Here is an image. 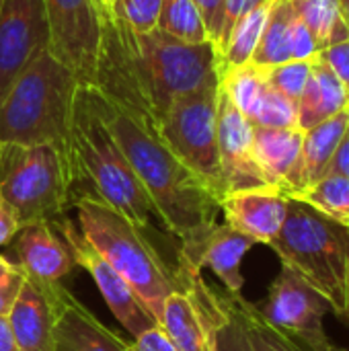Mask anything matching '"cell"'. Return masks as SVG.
<instances>
[{
    "instance_id": "cell-1",
    "label": "cell",
    "mask_w": 349,
    "mask_h": 351,
    "mask_svg": "<svg viewBox=\"0 0 349 351\" xmlns=\"http://www.w3.org/2000/svg\"><path fill=\"white\" fill-rule=\"evenodd\" d=\"M220 78L212 41L185 43L158 29L134 33L103 12V43L95 86L158 125L171 103Z\"/></svg>"
},
{
    "instance_id": "cell-2",
    "label": "cell",
    "mask_w": 349,
    "mask_h": 351,
    "mask_svg": "<svg viewBox=\"0 0 349 351\" xmlns=\"http://www.w3.org/2000/svg\"><path fill=\"white\" fill-rule=\"evenodd\" d=\"M95 105L140 179L154 214L175 237L189 239L216 224L218 197L167 146L146 115L88 84Z\"/></svg>"
},
{
    "instance_id": "cell-3",
    "label": "cell",
    "mask_w": 349,
    "mask_h": 351,
    "mask_svg": "<svg viewBox=\"0 0 349 351\" xmlns=\"http://www.w3.org/2000/svg\"><path fill=\"white\" fill-rule=\"evenodd\" d=\"M78 82L74 72L56 60L49 49L41 51L0 97V142L19 146L49 144L68 158Z\"/></svg>"
},
{
    "instance_id": "cell-4",
    "label": "cell",
    "mask_w": 349,
    "mask_h": 351,
    "mask_svg": "<svg viewBox=\"0 0 349 351\" xmlns=\"http://www.w3.org/2000/svg\"><path fill=\"white\" fill-rule=\"evenodd\" d=\"M68 158L76 181H88L99 199L130 218L136 226L148 228L154 214L150 197L99 113L91 86L84 82H78L74 95Z\"/></svg>"
},
{
    "instance_id": "cell-5",
    "label": "cell",
    "mask_w": 349,
    "mask_h": 351,
    "mask_svg": "<svg viewBox=\"0 0 349 351\" xmlns=\"http://www.w3.org/2000/svg\"><path fill=\"white\" fill-rule=\"evenodd\" d=\"M74 208L82 237L130 284L154 319L160 321L167 296L183 286L179 269L171 271L167 267L144 237V228L136 226L95 193L80 195Z\"/></svg>"
},
{
    "instance_id": "cell-6",
    "label": "cell",
    "mask_w": 349,
    "mask_h": 351,
    "mask_svg": "<svg viewBox=\"0 0 349 351\" xmlns=\"http://www.w3.org/2000/svg\"><path fill=\"white\" fill-rule=\"evenodd\" d=\"M282 265L315 288L335 317L346 319L349 304L348 228L325 218L300 199L288 197V214L269 245Z\"/></svg>"
},
{
    "instance_id": "cell-7",
    "label": "cell",
    "mask_w": 349,
    "mask_h": 351,
    "mask_svg": "<svg viewBox=\"0 0 349 351\" xmlns=\"http://www.w3.org/2000/svg\"><path fill=\"white\" fill-rule=\"evenodd\" d=\"M74 185V171L56 146L4 144L0 152V191L19 226L51 222L68 208Z\"/></svg>"
},
{
    "instance_id": "cell-8",
    "label": "cell",
    "mask_w": 349,
    "mask_h": 351,
    "mask_svg": "<svg viewBox=\"0 0 349 351\" xmlns=\"http://www.w3.org/2000/svg\"><path fill=\"white\" fill-rule=\"evenodd\" d=\"M218 90L220 78H214L177 97L158 121V134L220 202L224 197V183L216 140Z\"/></svg>"
},
{
    "instance_id": "cell-9",
    "label": "cell",
    "mask_w": 349,
    "mask_h": 351,
    "mask_svg": "<svg viewBox=\"0 0 349 351\" xmlns=\"http://www.w3.org/2000/svg\"><path fill=\"white\" fill-rule=\"evenodd\" d=\"M49 53L84 84H95L101 43L103 10L95 0H43Z\"/></svg>"
},
{
    "instance_id": "cell-10",
    "label": "cell",
    "mask_w": 349,
    "mask_h": 351,
    "mask_svg": "<svg viewBox=\"0 0 349 351\" xmlns=\"http://www.w3.org/2000/svg\"><path fill=\"white\" fill-rule=\"evenodd\" d=\"M257 308L269 325L294 337L311 351H337L323 325L329 304L290 267L282 265V271L269 286L263 306Z\"/></svg>"
},
{
    "instance_id": "cell-11",
    "label": "cell",
    "mask_w": 349,
    "mask_h": 351,
    "mask_svg": "<svg viewBox=\"0 0 349 351\" xmlns=\"http://www.w3.org/2000/svg\"><path fill=\"white\" fill-rule=\"evenodd\" d=\"M179 274L183 286L167 296L158 323L179 351H216V329L224 317L220 296L202 274Z\"/></svg>"
},
{
    "instance_id": "cell-12",
    "label": "cell",
    "mask_w": 349,
    "mask_h": 351,
    "mask_svg": "<svg viewBox=\"0 0 349 351\" xmlns=\"http://www.w3.org/2000/svg\"><path fill=\"white\" fill-rule=\"evenodd\" d=\"M49 45L43 0L0 2V97Z\"/></svg>"
},
{
    "instance_id": "cell-13",
    "label": "cell",
    "mask_w": 349,
    "mask_h": 351,
    "mask_svg": "<svg viewBox=\"0 0 349 351\" xmlns=\"http://www.w3.org/2000/svg\"><path fill=\"white\" fill-rule=\"evenodd\" d=\"M60 232L66 239L76 265L84 267L91 274L109 311L132 337H138L142 331L158 323L154 315L146 308V304L140 300V296L130 288V284L107 263L103 255L93 249V245L82 237L80 228L74 222L64 220L60 224Z\"/></svg>"
},
{
    "instance_id": "cell-14",
    "label": "cell",
    "mask_w": 349,
    "mask_h": 351,
    "mask_svg": "<svg viewBox=\"0 0 349 351\" xmlns=\"http://www.w3.org/2000/svg\"><path fill=\"white\" fill-rule=\"evenodd\" d=\"M181 267L183 274H202L208 267L226 288L228 296H243L245 278L241 271L245 255L255 247V241L234 230L232 226L212 224L206 230L181 241Z\"/></svg>"
},
{
    "instance_id": "cell-15",
    "label": "cell",
    "mask_w": 349,
    "mask_h": 351,
    "mask_svg": "<svg viewBox=\"0 0 349 351\" xmlns=\"http://www.w3.org/2000/svg\"><path fill=\"white\" fill-rule=\"evenodd\" d=\"M253 132L255 125L234 107V103L220 86L216 109V140L224 195L230 191L269 185L255 160Z\"/></svg>"
},
{
    "instance_id": "cell-16",
    "label": "cell",
    "mask_w": 349,
    "mask_h": 351,
    "mask_svg": "<svg viewBox=\"0 0 349 351\" xmlns=\"http://www.w3.org/2000/svg\"><path fill=\"white\" fill-rule=\"evenodd\" d=\"M60 290V282H39L25 276L23 288L6 315L21 351H53Z\"/></svg>"
},
{
    "instance_id": "cell-17",
    "label": "cell",
    "mask_w": 349,
    "mask_h": 351,
    "mask_svg": "<svg viewBox=\"0 0 349 351\" xmlns=\"http://www.w3.org/2000/svg\"><path fill=\"white\" fill-rule=\"evenodd\" d=\"M220 212L228 226L253 239L255 245L269 247L284 226L288 195L274 185L230 191L220 199Z\"/></svg>"
},
{
    "instance_id": "cell-18",
    "label": "cell",
    "mask_w": 349,
    "mask_h": 351,
    "mask_svg": "<svg viewBox=\"0 0 349 351\" xmlns=\"http://www.w3.org/2000/svg\"><path fill=\"white\" fill-rule=\"evenodd\" d=\"M19 265L25 276L39 282H60L74 267V255L62 234H58L51 222L23 224L14 234Z\"/></svg>"
},
{
    "instance_id": "cell-19",
    "label": "cell",
    "mask_w": 349,
    "mask_h": 351,
    "mask_svg": "<svg viewBox=\"0 0 349 351\" xmlns=\"http://www.w3.org/2000/svg\"><path fill=\"white\" fill-rule=\"evenodd\" d=\"M53 351H136L86 311L64 286L60 290Z\"/></svg>"
},
{
    "instance_id": "cell-20",
    "label": "cell",
    "mask_w": 349,
    "mask_h": 351,
    "mask_svg": "<svg viewBox=\"0 0 349 351\" xmlns=\"http://www.w3.org/2000/svg\"><path fill=\"white\" fill-rule=\"evenodd\" d=\"M304 132L298 128H257L253 132L255 160L267 183L286 195L298 191V169Z\"/></svg>"
},
{
    "instance_id": "cell-21",
    "label": "cell",
    "mask_w": 349,
    "mask_h": 351,
    "mask_svg": "<svg viewBox=\"0 0 349 351\" xmlns=\"http://www.w3.org/2000/svg\"><path fill=\"white\" fill-rule=\"evenodd\" d=\"M348 109V88L317 53L311 60V76L298 99V130L306 132Z\"/></svg>"
},
{
    "instance_id": "cell-22",
    "label": "cell",
    "mask_w": 349,
    "mask_h": 351,
    "mask_svg": "<svg viewBox=\"0 0 349 351\" xmlns=\"http://www.w3.org/2000/svg\"><path fill=\"white\" fill-rule=\"evenodd\" d=\"M348 125L349 109L304 132L300 169H298V191L319 181L323 175H327L333 162V156L348 132Z\"/></svg>"
},
{
    "instance_id": "cell-23",
    "label": "cell",
    "mask_w": 349,
    "mask_h": 351,
    "mask_svg": "<svg viewBox=\"0 0 349 351\" xmlns=\"http://www.w3.org/2000/svg\"><path fill=\"white\" fill-rule=\"evenodd\" d=\"M296 12L290 0H272L267 21L257 43V49L251 58V64L259 68H272L292 60L290 39H292V25Z\"/></svg>"
},
{
    "instance_id": "cell-24",
    "label": "cell",
    "mask_w": 349,
    "mask_h": 351,
    "mask_svg": "<svg viewBox=\"0 0 349 351\" xmlns=\"http://www.w3.org/2000/svg\"><path fill=\"white\" fill-rule=\"evenodd\" d=\"M296 16L311 29L319 51L349 39V25L339 0H290Z\"/></svg>"
},
{
    "instance_id": "cell-25",
    "label": "cell",
    "mask_w": 349,
    "mask_h": 351,
    "mask_svg": "<svg viewBox=\"0 0 349 351\" xmlns=\"http://www.w3.org/2000/svg\"><path fill=\"white\" fill-rule=\"evenodd\" d=\"M226 302L239 317L245 335L249 339L251 351H311L298 343L294 337L286 335L284 331L276 329L265 321V317L259 313V308L251 302H247L243 296H228Z\"/></svg>"
},
{
    "instance_id": "cell-26",
    "label": "cell",
    "mask_w": 349,
    "mask_h": 351,
    "mask_svg": "<svg viewBox=\"0 0 349 351\" xmlns=\"http://www.w3.org/2000/svg\"><path fill=\"white\" fill-rule=\"evenodd\" d=\"M304 202L325 218L349 228V177L339 173H327L309 187L288 195Z\"/></svg>"
},
{
    "instance_id": "cell-27",
    "label": "cell",
    "mask_w": 349,
    "mask_h": 351,
    "mask_svg": "<svg viewBox=\"0 0 349 351\" xmlns=\"http://www.w3.org/2000/svg\"><path fill=\"white\" fill-rule=\"evenodd\" d=\"M220 86L228 95V99L234 103V107L249 121H253L267 88L265 70L251 62L243 66L226 68L220 74Z\"/></svg>"
},
{
    "instance_id": "cell-28",
    "label": "cell",
    "mask_w": 349,
    "mask_h": 351,
    "mask_svg": "<svg viewBox=\"0 0 349 351\" xmlns=\"http://www.w3.org/2000/svg\"><path fill=\"white\" fill-rule=\"evenodd\" d=\"M269 6H272V0L253 8L234 25L224 49L220 51V74L226 68H234V66H243V64L251 62V58L257 49V43L261 39Z\"/></svg>"
},
{
    "instance_id": "cell-29",
    "label": "cell",
    "mask_w": 349,
    "mask_h": 351,
    "mask_svg": "<svg viewBox=\"0 0 349 351\" xmlns=\"http://www.w3.org/2000/svg\"><path fill=\"white\" fill-rule=\"evenodd\" d=\"M156 29L185 43L210 41L204 14L193 0H163Z\"/></svg>"
},
{
    "instance_id": "cell-30",
    "label": "cell",
    "mask_w": 349,
    "mask_h": 351,
    "mask_svg": "<svg viewBox=\"0 0 349 351\" xmlns=\"http://www.w3.org/2000/svg\"><path fill=\"white\" fill-rule=\"evenodd\" d=\"M163 0H113L103 12L134 33H150L156 29Z\"/></svg>"
},
{
    "instance_id": "cell-31",
    "label": "cell",
    "mask_w": 349,
    "mask_h": 351,
    "mask_svg": "<svg viewBox=\"0 0 349 351\" xmlns=\"http://www.w3.org/2000/svg\"><path fill=\"white\" fill-rule=\"evenodd\" d=\"M251 123L257 128H298V103L267 84L263 101Z\"/></svg>"
},
{
    "instance_id": "cell-32",
    "label": "cell",
    "mask_w": 349,
    "mask_h": 351,
    "mask_svg": "<svg viewBox=\"0 0 349 351\" xmlns=\"http://www.w3.org/2000/svg\"><path fill=\"white\" fill-rule=\"evenodd\" d=\"M311 60H290L272 68H263L267 84L278 93L286 95L288 99H292L294 103H298L311 76Z\"/></svg>"
},
{
    "instance_id": "cell-33",
    "label": "cell",
    "mask_w": 349,
    "mask_h": 351,
    "mask_svg": "<svg viewBox=\"0 0 349 351\" xmlns=\"http://www.w3.org/2000/svg\"><path fill=\"white\" fill-rule=\"evenodd\" d=\"M220 302L224 308V317L216 329V351H251L245 329L230 304L226 302V296H220Z\"/></svg>"
},
{
    "instance_id": "cell-34",
    "label": "cell",
    "mask_w": 349,
    "mask_h": 351,
    "mask_svg": "<svg viewBox=\"0 0 349 351\" xmlns=\"http://www.w3.org/2000/svg\"><path fill=\"white\" fill-rule=\"evenodd\" d=\"M25 282V271L21 269V265L8 261L2 253H0V315L6 317L12 302L16 300L21 288Z\"/></svg>"
},
{
    "instance_id": "cell-35",
    "label": "cell",
    "mask_w": 349,
    "mask_h": 351,
    "mask_svg": "<svg viewBox=\"0 0 349 351\" xmlns=\"http://www.w3.org/2000/svg\"><path fill=\"white\" fill-rule=\"evenodd\" d=\"M269 0H224L222 4V21H220V33H218V41H216V49L218 53L224 49L234 25L247 14L251 12L253 8L265 4Z\"/></svg>"
},
{
    "instance_id": "cell-36",
    "label": "cell",
    "mask_w": 349,
    "mask_h": 351,
    "mask_svg": "<svg viewBox=\"0 0 349 351\" xmlns=\"http://www.w3.org/2000/svg\"><path fill=\"white\" fill-rule=\"evenodd\" d=\"M292 60H311L319 53V45L311 29L296 16L292 25V39H290Z\"/></svg>"
},
{
    "instance_id": "cell-37",
    "label": "cell",
    "mask_w": 349,
    "mask_h": 351,
    "mask_svg": "<svg viewBox=\"0 0 349 351\" xmlns=\"http://www.w3.org/2000/svg\"><path fill=\"white\" fill-rule=\"evenodd\" d=\"M323 62L333 70V74L341 80V84L348 88L349 93V39L339 41L323 51H319Z\"/></svg>"
},
{
    "instance_id": "cell-38",
    "label": "cell",
    "mask_w": 349,
    "mask_h": 351,
    "mask_svg": "<svg viewBox=\"0 0 349 351\" xmlns=\"http://www.w3.org/2000/svg\"><path fill=\"white\" fill-rule=\"evenodd\" d=\"M132 346L136 351H179L160 323L142 331Z\"/></svg>"
},
{
    "instance_id": "cell-39",
    "label": "cell",
    "mask_w": 349,
    "mask_h": 351,
    "mask_svg": "<svg viewBox=\"0 0 349 351\" xmlns=\"http://www.w3.org/2000/svg\"><path fill=\"white\" fill-rule=\"evenodd\" d=\"M193 2L200 6V10L204 14L210 41L216 45L218 33H220V21H222V4H224V0H193Z\"/></svg>"
},
{
    "instance_id": "cell-40",
    "label": "cell",
    "mask_w": 349,
    "mask_h": 351,
    "mask_svg": "<svg viewBox=\"0 0 349 351\" xmlns=\"http://www.w3.org/2000/svg\"><path fill=\"white\" fill-rule=\"evenodd\" d=\"M19 220L12 212V208L8 206V202L4 199L2 191H0V247L8 245L14 234L19 232Z\"/></svg>"
},
{
    "instance_id": "cell-41",
    "label": "cell",
    "mask_w": 349,
    "mask_h": 351,
    "mask_svg": "<svg viewBox=\"0 0 349 351\" xmlns=\"http://www.w3.org/2000/svg\"><path fill=\"white\" fill-rule=\"evenodd\" d=\"M327 173H339V175H346L349 177V125H348V132H346V136H344V140H341V144H339V148H337V152H335V156H333V162H331V167H329V171Z\"/></svg>"
},
{
    "instance_id": "cell-42",
    "label": "cell",
    "mask_w": 349,
    "mask_h": 351,
    "mask_svg": "<svg viewBox=\"0 0 349 351\" xmlns=\"http://www.w3.org/2000/svg\"><path fill=\"white\" fill-rule=\"evenodd\" d=\"M0 351H21L16 341H14V335H12V329L8 325V319L0 315Z\"/></svg>"
},
{
    "instance_id": "cell-43",
    "label": "cell",
    "mask_w": 349,
    "mask_h": 351,
    "mask_svg": "<svg viewBox=\"0 0 349 351\" xmlns=\"http://www.w3.org/2000/svg\"><path fill=\"white\" fill-rule=\"evenodd\" d=\"M339 4H341L344 16H346V21H348V25H349V0H339Z\"/></svg>"
},
{
    "instance_id": "cell-44",
    "label": "cell",
    "mask_w": 349,
    "mask_h": 351,
    "mask_svg": "<svg viewBox=\"0 0 349 351\" xmlns=\"http://www.w3.org/2000/svg\"><path fill=\"white\" fill-rule=\"evenodd\" d=\"M95 2H97V4L101 6V10H105V0H95Z\"/></svg>"
},
{
    "instance_id": "cell-45",
    "label": "cell",
    "mask_w": 349,
    "mask_h": 351,
    "mask_svg": "<svg viewBox=\"0 0 349 351\" xmlns=\"http://www.w3.org/2000/svg\"><path fill=\"white\" fill-rule=\"evenodd\" d=\"M111 2H113V0H105V8H107V6H109Z\"/></svg>"
},
{
    "instance_id": "cell-46",
    "label": "cell",
    "mask_w": 349,
    "mask_h": 351,
    "mask_svg": "<svg viewBox=\"0 0 349 351\" xmlns=\"http://www.w3.org/2000/svg\"><path fill=\"white\" fill-rule=\"evenodd\" d=\"M348 234H349V228H348ZM346 319H348V321H349V304H348V317H346Z\"/></svg>"
},
{
    "instance_id": "cell-47",
    "label": "cell",
    "mask_w": 349,
    "mask_h": 351,
    "mask_svg": "<svg viewBox=\"0 0 349 351\" xmlns=\"http://www.w3.org/2000/svg\"><path fill=\"white\" fill-rule=\"evenodd\" d=\"M2 148H4V144H2V142H0V152H2Z\"/></svg>"
},
{
    "instance_id": "cell-48",
    "label": "cell",
    "mask_w": 349,
    "mask_h": 351,
    "mask_svg": "<svg viewBox=\"0 0 349 351\" xmlns=\"http://www.w3.org/2000/svg\"><path fill=\"white\" fill-rule=\"evenodd\" d=\"M0 2H2V0H0Z\"/></svg>"
}]
</instances>
